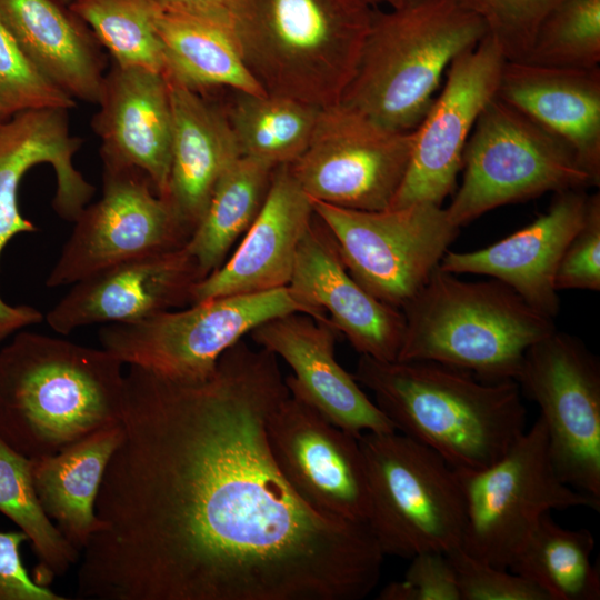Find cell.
Instances as JSON below:
<instances>
[{"label": "cell", "instance_id": "cell-15", "mask_svg": "<svg viewBox=\"0 0 600 600\" xmlns=\"http://www.w3.org/2000/svg\"><path fill=\"white\" fill-rule=\"evenodd\" d=\"M504 61L500 46L487 33L450 63L442 92L414 129L410 161L389 208L441 206L452 192L466 143L479 114L497 96Z\"/></svg>", "mask_w": 600, "mask_h": 600}, {"label": "cell", "instance_id": "cell-10", "mask_svg": "<svg viewBox=\"0 0 600 600\" xmlns=\"http://www.w3.org/2000/svg\"><path fill=\"white\" fill-rule=\"evenodd\" d=\"M289 313H304L329 322L284 287L213 298L136 323L107 324L99 330V341L124 364L168 379L196 382L210 377L221 356L256 327Z\"/></svg>", "mask_w": 600, "mask_h": 600}, {"label": "cell", "instance_id": "cell-6", "mask_svg": "<svg viewBox=\"0 0 600 600\" xmlns=\"http://www.w3.org/2000/svg\"><path fill=\"white\" fill-rule=\"evenodd\" d=\"M401 311L397 360L436 361L488 381L516 380L528 349L557 330L506 283L464 281L439 266Z\"/></svg>", "mask_w": 600, "mask_h": 600}, {"label": "cell", "instance_id": "cell-27", "mask_svg": "<svg viewBox=\"0 0 600 600\" xmlns=\"http://www.w3.org/2000/svg\"><path fill=\"white\" fill-rule=\"evenodd\" d=\"M120 438L118 424L100 429L54 454L30 459L33 486L43 511L80 552L104 528L96 513V501Z\"/></svg>", "mask_w": 600, "mask_h": 600}, {"label": "cell", "instance_id": "cell-41", "mask_svg": "<svg viewBox=\"0 0 600 600\" xmlns=\"http://www.w3.org/2000/svg\"><path fill=\"white\" fill-rule=\"evenodd\" d=\"M161 8L190 10H229L233 0H152Z\"/></svg>", "mask_w": 600, "mask_h": 600}, {"label": "cell", "instance_id": "cell-13", "mask_svg": "<svg viewBox=\"0 0 600 600\" xmlns=\"http://www.w3.org/2000/svg\"><path fill=\"white\" fill-rule=\"evenodd\" d=\"M413 143L414 130L387 129L339 102L320 109L307 149L289 168L312 200L379 211L390 207Z\"/></svg>", "mask_w": 600, "mask_h": 600}, {"label": "cell", "instance_id": "cell-42", "mask_svg": "<svg viewBox=\"0 0 600 600\" xmlns=\"http://www.w3.org/2000/svg\"><path fill=\"white\" fill-rule=\"evenodd\" d=\"M362 1L367 3L368 6H370L371 8L378 4H388L390 8H394L411 0H362Z\"/></svg>", "mask_w": 600, "mask_h": 600}, {"label": "cell", "instance_id": "cell-39", "mask_svg": "<svg viewBox=\"0 0 600 600\" xmlns=\"http://www.w3.org/2000/svg\"><path fill=\"white\" fill-rule=\"evenodd\" d=\"M409 560L403 579L386 584L379 600H460L456 572L446 553L421 552Z\"/></svg>", "mask_w": 600, "mask_h": 600}, {"label": "cell", "instance_id": "cell-28", "mask_svg": "<svg viewBox=\"0 0 600 600\" xmlns=\"http://www.w3.org/2000/svg\"><path fill=\"white\" fill-rule=\"evenodd\" d=\"M156 27L167 78L197 91L227 87L236 92L266 93L240 54L229 10L159 7Z\"/></svg>", "mask_w": 600, "mask_h": 600}, {"label": "cell", "instance_id": "cell-40", "mask_svg": "<svg viewBox=\"0 0 600 600\" xmlns=\"http://www.w3.org/2000/svg\"><path fill=\"white\" fill-rule=\"evenodd\" d=\"M24 542L21 530L0 532V600H67L28 574L20 553Z\"/></svg>", "mask_w": 600, "mask_h": 600}, {"label": "cell", "instance_id": "cell-43", "mask_svg": "<svg viewBox=\"0 0 600 600\" xmlns=\"http://www.w3.org/2000/svg\"><path fill=\"white\" fill-rule=\"evenodd\" d=\"M60 1L67 6H70L74 0H60Z\"/></svg>", "mask_w": 600, "mask_h": 600}, {"label": "cell", "instance_id": "cell-4", "mask_svg": "<svg viewBox=\"0 0 600 600\" xmlns=\"http://www.w3.org/2000/svg\"><path fill=\"white\" fill-rule=\"evenodd\" d=\"M372 12L362 0H233L229 18L266 93L326 108L354 76Z\"/></svg>", "mask_w": 600, "mask_h": 600}, {"label": "cell", "instance_id": "cell-34", "mask_svg": "<svg viewBox=\"0 0 600 600\" xmlns=\"http://www.w3.org/2000/svg\"><path fill=\"white\" fill-rule=\"evenodd\" d=\"M527 63L592 69L600 62V0H564L541 22L522 60Z\"/></svg>", "mask_w": 600, "mask_h": 600}, {"label": "cell", "instance_id": "cell-8", "mask_svg": "<svg viewBox=\"0 0 600 600\" xmlns=\"http://www.w3.org/2000/svg\"><path fill=\"white\" fill-rule=\"evenodd\" d=\"M462 169L446 208L460 228L501 206L598 186L564 140L497 96L474 123Z\"/></svg>", "mask_w": 600, "mask_h": 600}, {"label": "cell", "instance_id": "cell-24", "mask_svg": "<svg viewBox=\"0 0 600 600\" xmlns=\"http://www.w3.org/2000/svg\"><path fill=\"white\" fill-rule=\"evenodd\" d=\"M497 97L564 140L599 184V67L571 69L506 60Z\"/></svg>", "mask_w": 600, "mask_h": 600}, {"label": "cell", "instance_id": "cell-21", "mask_svg": "<svg viewBox=\"0 0 600 600\" xmlns=\"http://www.w3.org/2000/svg\"><path fill=\"white\" fill-rule=\"evenodd\" d=\"M288 288L299 301L326 316L359 354L397 360L404 330L402 311L354 280L316 216L299 243Z\"/></svg>", "mask_w": 600, "mask_h": 600}, {"label": "cell", "instance_id": "cell-38", "mask_svg": "<svg viewBox=\"0 0 600 600\" xmlns=\"http://www.w3.org/2000/svg\"><path fill=\"white\" fill-rule=\"evenodd\" d=\"M557 291L600 290V194H590L582 224L569 241L557 268Z\"/></svg>", "mask_w": 600, "mask_h": 600}, {"label": "cell", "instance_id": "cell-26", "mask_svg": "<svg viewBox=\"0 0 600 600\" xmlns=\"http://www.w3.org/2000/svg\"><path fill=\"white\" fill-rule=\"evenodd\" d=\"M0 19L38 68L72 97L96 104L107 72L102 48L60 0H0Z\"/></svg>", "mask_w": 600, "mask_h": 600}, {"label": "cell", "instance_id": "cell-33", "mask_svg": "<svg viewBox=\"0 0 600 600\" xmlns=\"http://www.w3.org/2000/svg\"><path fill=\"white\" fill-rule=\"evenodd\" d=\"M71 10L121 68L164 73V57L152 0H74Z\"/></svg>", "mask_w": 600, "mask_h": 600}, {"label": "cell", "instance_id": "cell-37", "mask_svg": "<svg viewBox=\"0 0 600 600\" xmlns=\"http://www.w3.org/2000/svg\"><path fill=\"white\" fill-rule=\"evenodd\" d=\"M460 600H549L547 593L507 568L478 560L461 548L449 553Z\"/></svg>", "mask_w": 600, "mask_h": 600}, {"label": "cell", "instance_id": "cell-22", "mask_svg": "<svg viewBox=\"0 0 600 600\" xmlns=\"http://www.w3.org/2000/svg\"><path fill=\"white\" fill-rule=\"evenodd\" d=\"M588 199L586 189L557 192L548 210L530 224L478 250L447 251L439 267L454 274L497 279L533 309L554 319L560 310L554 286L557 268L583 222Z\"/></svg>", "mask_w": 600, "mask_h": 600}, {"label": "cell", "instance_id": "cell-17", "mask_svg": "<svg viewBox=\"0 0 600 600\" xmlns=\"http://www.w3.org/2000/svg\"><path fill=\"white\" fill-rule=\"evenodd\" d=\"M268 441L280 472L307 504L367 522L370 500L359 437L289 394L269 420Z\"/></svg>", "mask_w": 600, "mask_h": 600}, {"label": "cell", "instance_id": "cell-30", "mask_svg": "<svg viewBox=\"0 0 600 600\" xmlns=\"http://www.w3.org/2000/svg\"><path fill=\"white\" fill-rule=\"evenodd\" d=\"M594 544L590 530L563 528L548 512L508 569L538 586L549 600H599L600 576L591 561Z\"/></svg>", "mask_w": 600, "mask_h": 600}, {"label": "cell", "instance_id": "cell-3", "mask_svg": "<svg viewBox=\"0 0 600 600\" xmlns=\"http://www.w3.org/2000/svg\"><path fill=\"white\" fill-rule=\"evenodd\" d=\"M397 431L429 447L458 471L483 469L527 430L516 380L488 381L429 360L360 354L353 373Z\"/></svg>", "mask_w": 600, "mask_h": 600}, {"label": "cell", "instance_id": "cell-7", "mask_svg": "<svg viewBox=\"0 0 600 600\" xmlns=\"http://www.w3.org/2000/svg\"><path fill=\"white\" fill-rule=\"evenodd\" d=\"M359 443L370 500L367 524L384 557L460 548L466 503L458 471L397 430L362 433Z\"/></svg>", "mask_w": 600, "mask_h": 600}, {"label": "cell", "instance_id": "cell-32", "mask_svg": "<svg viewBox=\"0 0 600 600\" xmlns=\"http://www.w3.org/2000/svg\"><path fill=\"white\" fill-rule=\"evenodd\" d=\"M0 512L28 537L37 564L32 579L49 587L80 560V551L70 544L48 518L38 499L31 460L0 438Z\"/></svg>", "mask_w": 600, "mask_h": 600}, {"label": "cell", "instance_id": "cell-14", "mask_svg": "<svg viewBox=\"0 0 600 600\" xmlns=\"http://www.w3.org/2000/svg\"><path fill=\"white\" fill-rule=\"evenodd\" d=\"M46 284L69 286L117 263L183 247L190 236L169 201L134 168L103 166L102 196L88 203Z\"/></svg>", "mask_w": 600, "mask_h": 600}, {"label": "cell", "instance_id": "cell-35", "mask_svg": "<svg viewBox=\"0 0 600 600\" xmlns=\"http://www.w3.org/2000/svg\"><path fill=\"white\" fill-rule=\"evenodd\" d=\"M76 104L38 68L0 19V123L27 110H70Z\"/></svg>", "mask_w": 600, "mask_h": 600}, {"label": "cell", "instance_id": "cell-36", "mask_svg": "<svg viewBox=\"0 0 600 600\" xmlns=\"http://www.w3.org/2000/svg\"><path fill=\"white\" fill-rule=\"evenodd\" d=\"M486 23L506 60L519 61L529 51L544 18L564 0H462Z\"/></svg>", "mask_w": 600, "mask_h": 600}, {"label": "cell", "instance_id": "cell-25", "mask_svg": "<svg viewBox=\"0 0 600 600\" xmlns=\"http://www.w3.org/2000/svg\"><path fill=\"white\" fill-rule=\"evenodd\" d=\"M167 80L172 110L167 200L191 237L218 180L241 153L226 111L200 91Z\"/></svg>", "mask_w": 600, "mask_h": 600}, {"label": "cell", "instance_id": "cell-20", "mask_svg": "<svg viewBox=\"0 0 600 600\" xmlns=\"http://www.w3.org/2000/svg\"><path fill=\"white\" fill-rule=\"evenodd\" d=\"M91 126L102 166L134 168L167 199L172 110L163 73L112 64L104 74Z\"/></svg>", "mask_w": 600, "mask_h": 600}, {"label": "cell", "instance_id": "cell-12", "mask_svg": "<svg viewBox=\"0 0 600 600\" xmlns=\"http://www.w3.org/2000/svg\"><path fill=\"white\" fill-rule=\"evenodd\" d=\"M537 403L564 482L600 500V363L577 337L556 330L526 352L516 378Z\"/></svg>", "mask_w": 600, "mask_h": 600}, {"label": "cell", "instance_id": "cell-2", "mask_svg": "<svg viewBox=\"0 0 600 600\" xmlns=\"http://www.w3.org/2000/svg\"><path fill=\"white\" fill-rule=\"evenodd\" d=\"M123 366L103 348L18 331L0 349V438L34 459L120 424Z\"/></svg>", "mask_w": 600, "mask_h": 600}, {"label": "cell", "instance_id": "cell-1", "mask_svg": "<svg viewBox=\"0 0 600 600\" xmlns=\"http://www.w3.org/2000/svg\"><path fill=\"white\" fill-rule=\"evenodd\" d=\"M289 397L278 357L243 339L204 380L129 366L121 438L96 501L77 596L98 600H361L383 563L367 522L287 482L268 423Z\"/></svg>", "mask_w": 600, "mask_h": 600}, {"label": "cell", "instance_id": "cell-11", "mask_svg": "<svg viewBox=\"0 0 600 600\" xmlns=\"http://www.w3.org/2000/svg\"><path fill=\"white\" fill-rule=\"evenodd\" d=\"M354 280L400 309L426 284L460 227L432 203L363 211L312 200Z\"/></svg>", "mask_w": 600, "mask_h": 600}, {"label": "cell", "instance_id": "cell-9", "mask_svg": "<svg viewBox=\"0 0 600 600\" xmlns=\"http://www.w3.org/2000/svg\"><path fill=\"white\" fill-rule=\"evenodd\" d=\"M458 474L466 503L460 548L500 568H509L546 513L600 507L599 499L574 489L560 477L540 417L497 461Z\"/></svg>", "mask_w": 600, "mask_h": 600}, {"label": "cell", "instance_id": "cell-18", "mask_svg": "<svg viewBox=\"0 0 600 600\" xmlns=\"http://www.w3.org/2000/svg\"><path fill=\"white\" fill-rule=\"evenodd\" d=\"M338 333L328 321L289 313L259 324L249 334L259 348L280 357L291 368L293 374L284 378L289 394L332 424L356 437L396 431L353 374L337 361Z\"/></svg>", "mask_w": 600, "mask_h": 600}, {"label": "cell", "instance_id": "cell-23", "mask_svg": "<svg viewBox=\"0 0 600 600\" xmlns=\"http://www.w3.org/2000/svg\"><path fill=\"white\" fill-rule=\"evenodd\" d=\"M313 218L312 199L289 164L277 167L254 221L226 261L196 283L190 304L288 287L299 243Z\"/></svg>", "mask_w": 600, "mask_h": 600}, {"label": "cell", "instance_id": "cell-31", "mask_svg": "<svg viewBox=\"0 0 600 600\" xmlns=\"http://www.w3.org/2000/svg\"><path fill=\"white\" fill-rule=\"evenodd\" d=\"M320 109L288 97L236 92L226 113L241 156L277 168L304 152Z\"/></svg>", "mask_w": 600, "mask_h": 600}, {"label": "cell", "instance_id": "cell-29", "mask_svg": "<svg viewBox=\"0 0 600 600\" xmlns=\"http://www.w3.org/2000/svg\"><path fill=\"white\" fill-rule=\"evenodd\" d=\"M274 167L241 156L218 180L199 224L186 243L202 279L229 257L266 200Z\"/></svg>", "mask_w": 600, "mask_h": 600}, {"label": "cell", "instance_id": "cell-5", "mask_svg": "<svg viewBox=\"0 0 600 600\" xmlns=\"http://www.w3.org/2000/svg\"><path fill=\"white\" fill-rule=\"evenodd\" d=\"M488 33L462 0H411L373 11L354 76L340 103L393 131H412L444 70Z\"/></svg>", "mask_w": 600, "mask_h": 600}, {"label": "cell", "instance_id": "cell-19", "mask_svg": "<svg viewBox=\"0 0 600 600\" xmlns=\"http://www.w3.org/2000/svg\"><path fill=\"white\" fill-rule=\"evenodd\" d=\"M202 279L197 261L181 248L123 261L73 283L48 311L59 334L90 324H129L162 311L190 306Z\"/></svg>", "mask_w": 600, "mask_h": 600}, {"label": "cell", "instance_id": "cell-16", "mask_svg": "<svg viewBox=\"0 0 600 600\" xmlns=\"http://www.w3.org/2000/svg\"><path fill=\"white\" fill-rule=\"evenodd\" d=\"M82 143L71 133L69 110L63 108L27 110L0 123V260L16 236L38 230L22 216L18 197L23 177L34 166L52 167V207L62 219L73 222L90 203L96 187L73 164ZM34 318L32 307L9 304L0 294V343Z\"/></svg>", "mask_w": 600, "mask_h": 600}]
</instances>
